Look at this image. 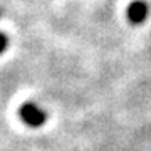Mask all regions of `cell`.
<instances>
[{"label": "cell", "mask_w": 151, "mask_h": 151, "mask_svg": "<svg viewBox=\"0 0 151 151\" xmlns=\"http://www.w3.org/2000/svg\"><path fill=\"white\" fill-rule=\"evenodd\" d=\"M0 17H2V10H0Z\"/></svg>", "instance_id": "277c9868"}, {"label": "cell", "mask_w": 151, "mask_h": 151, "mask_svg": "<svg viewBox=\"0 0 151 151\" xmlns=\"http://www.w3.org/2000/svg\"><path fill=\"white\" fill-rule=\"evenodd\" d=\"M148 17H150V5L145 0H134V2L129 4V7H128V19L133 24L139 25V24L146 22Z\"/></svg>", "instance_id": "7a4b0ae2"}, {"label": "cell", "mask_w": 151, "mask_h": 151, "mask_svg": "<svg viewBox=\"0 0 151 151\" xmlns=\"http://www.w3.org/2000/svg\"><path fill=\"white\" fill-rule=\"evenodd\" d=\"M9 47V37H7V34L0 32V55L4 54Z\"/></svg>", "instance_id": "3957f363"}, {"label": "cell", "mask_w": 151, "mask_h": 151, "mask_svg": "<svg viewBox=\"0 0 151 151\" xmlns=\"http://www.w3.org/2000/svg\"><path fill=\"white\" fill-rule=\"evenodd\" d=\"M20 119L30 128H40L47 121V113L37 103H25L20 108Z\"/></svg>", "instance_id": "6da1fadb"}]
</instances>
